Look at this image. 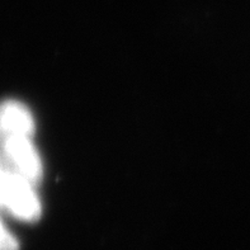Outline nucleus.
Returning a JSON list of instances; mask_svg holds the SVG:
<instances>
[{
	"mask_svg": "<svg viewBox=\"0 0 250 250\" xmlns=\"http://www.w3.org/2000/svg\"><path fill=\"white\" fill-rule=\"evenodd\" d=\"M32 137H10L0 141V158L5 168L14 171L32 184L38 183L42 178V162L38 155Z\"/></svg>",
	"mask_w": 250,
	"mask_h": 250,
	"instance_id": "nucleus-2",
	"label": "nucleus"
},
{
	"mask_svg": "<svg viewBox=\"0 0 250 250\" xmlns=\"http://www.w3.org/2000/svg\"><path fill=\"white\" fill-rule=\"evenodd\" d=\"M4 170H5V165L1 162V158H0V179H1V175H3Z\"/></svg>",
	"mask_w": 250,
	"mask_h": 250,
	"instance_id": "nucleus-5",
	"label": "nucleus"
},
{
	"mask_svg": "<svg viewBox=\"0 0 250 250\" xmlns=\"http://www.w3.org/2000/svg\"><path fill=\"white\" fill-rule=\"evenodd\" d=\"M33 187L35 184L5 168L0 179V208L22 221H37L42 207Z\"/></svg>",
	"mask_w": 250,
	"mask_h": 250,
	"instance_id": "nucleus-1",
	"label": "nucleus"
},
{
	"mask_svg": "<svg viewBox=\"0 0 250 250\" xmlns=\"http://www.w3.org/2000/svg\"><path fill=\"white\" fill-rule=\"evenodd\" d=\"M35 120L29 109L17 101L0 103V141L10 137H32Z\"/></svg>",
	"mask_w": 250,
	"mask_h": 250,
	"instance_id": "nucleus-3",
	"label": "nucleus"
},
{
	"mask_svg": "<svg viewBox=\"0 0 250 250\" xmlns=\"http://www.w3.org/2000/svg\"><path fill=\"white\" fill-rule=\"evenodd\" d=\"M0 250H19L18 240L0 219Z\"/></svg>",
	"mask_w": 250,
	"mask_h": 250,
	"instance_id": "nucleus-4",
	"label": "nucleus"
}]
</instances>
